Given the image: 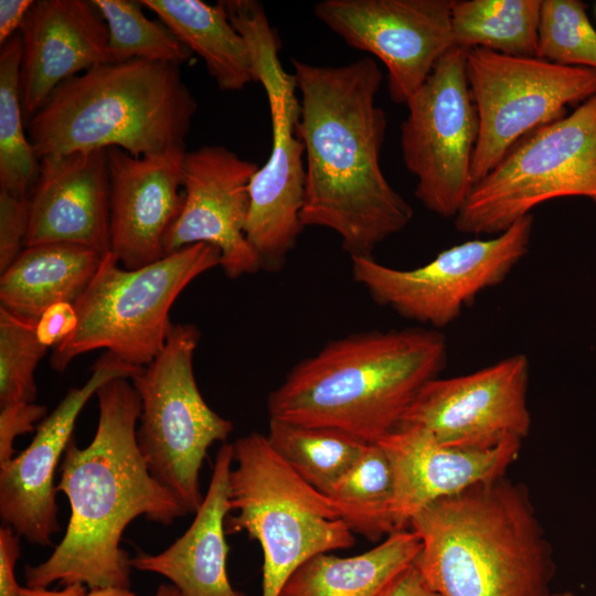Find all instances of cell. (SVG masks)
Masks as SVG:
<instances>
[{
	"instance_id": "1",
	"label": "cell",
	"mask_w": 596,
	"mask_h": 596,
	"mask_svg": "<svg viewBox=\"0 0 596 596\" xmlns=\"http://www.w3.org/2000/svg\"><path fill=\"white\" fill-rule=\"evenodd\" d=\"M291 63L306 168L301 224L333 231L350 256H372L414 216L381 168L387 128L376 105L382 71L372 57L339 66Z\"/></svg>"
},
{
	"instance_id": "2",
	"label": "cell",
	"mask_w": 596,
	"mask_h": 596,
	"mask_svg": "<svg viewBox=\"0 0 596 596\" xmlns=\"http://www.w3.org/2000/svg\"><path fill=\"white\" fill-rule=\"evenodd\" d=\"M96 396V433L84 448L71 439L56 485L71 507L66 532L47 560L25 566L28 587L61 582L89 589L130 588L131 558L120 547L128 524L138 517L171 524L188 513L151 475L139 449L141 401L132 383L111 380Z\"/></svg>"
},
{
	"instance_id": "3",
	"label": "cell",
	"mask_w": 596,
	"mask_h": 596,
	"mask_svg": "<svg viewBox=\"0 0 596 596\" xmlns=\"http://www.w3.org/2000/svg\"><path fill=\"white\" fill-rule=\"evenodd\" d=\"M447 342L422 327L350 334L301 360L268 396L270 419L329 427L377 443L438 376Z\"/></svg>"
},
{
	"instance_id": "4",
	"label": "cell",
	"mask_w": 596,
	"mask_h": 596,
	"mask_svg": "<svg viewBox=\"0 0 596 596\" xmlns=\"http://www.w3.org/2000/svg\"><path fill=\"white\" fill-rule=\"evenodd\" d=\"M414 566L439 596H545L552 547L529 490L505 476L421 510Z\"/></svg>"
},
{
	"instance_id": "5",
	"label": "cell",
	"mask_w": 596,
	"mask_h": 596,
	"mask_svg": "<svg viewBox=\"0 0 596 596\" xmlns=\"http://www.w3.org/2000/svg\"><path fill=\"white\" fill-rule=\"evenodd\" d=\"M196 110L180 66L129 60L61 83L25 129L39 160L110 147L143 157L185 146Z\"/></svg>"
},
{
	"instance_id": "6",
	"label": "cell",
	"mask_w": 596,
	"mask_h": 596,
	"mask_svg": "<svg viewBox=\"0 0 596 596\" xmlns=\"http://www.w3.org/2000/svg\"><path fill=\"white\" fill-rule=\"evenodd\" d=\"M233 445L226 533L246 532L263 552L262 595L279 596L291 574L320 553L354 545V533L329 498L251 433Z\"/></svg>"
},
{
	"instance_id": "7",
	"label": "cell",
	"mask_w": 596,
	"mask_h": 596,
	"mask_svg": "<svg viewBox=\"0 0 596 596\" xmlns=\"http://www.w3.org/2000/svg\"><path fill=\"white\" fill-rule=\"evenodd\" d=\"M216 266H221V253L206 243L185 246L136 269L121 267L108 252L74 305L76 328L53 348L52 369L63 372L75 358L95 350L132 366H147L167 343L175 299L198 276Z\"/></svg>"
},
{
	"instance_id": "8",
	"label": "cell",
	"mask_w": 596,
	"mask_h": 596,
	"mask_svg": "<svg viewBox=\"0 0 596 596\" xmlns=\"http://www.w3.org/2000/svg\"><path fill=\"white\" fill-rule=\"evenodd\" d=\"M225 12L248 47L255 82L265 91L270 113L272 149L249 183L245 235L264 269H278L304 228L305 150L297 135L300 99L292 74L279 60L280 41L263 6L255 0H224Z\"/></svg>"
},
{
	"instance_id": "9",
	"label": "cell",
	"mask_w": 596,
	"mask_h": 596,
	"mask_svg": "<svg viewBox=\"0 0 596 596\" xmlns=\"http://www.w3.org/2000/svg\"><path fill=\"white\" fill-rule=\"evenodd\" d=\"M200 336L193 323L173 324L161 353L131 379L141 401L139 449L151 475L188 513H195L204 498L200 472L209 448L233 430L198 387L193 355Z\"/></svg>"
},
{
	"instance_id": "10",
	"label": "cell",
	"mask_w": 596,
	"mask_h": 596,
	"mask_svg": "<svg viewBox=\"0 0 596 596\" xmlns=\"http://www.w3.org/2000/svg\"><path fill=\"white\" fill-rule=\"evenodd\" d=\"M596 200V94L522 137L471 190L456 230L498 235L543 202Z\"/></svg>"
},
{
	"instance_id": "11",
	"label": "cell",
	"mask_w": 596,
	"mask_h": 596,
	"mask_svg": "<svg viewBox=\"0 0 596 596\" xmlns=\"http://www.w3.org/2000/svg\"><path fill=\"white\" fill-rule=\"evenodd\" d=\"M466 77L478 117L473 187L522 137L596 94V70L483 47L467 50Z\"/></svg>"
},
{
	"instance_id": "12",
	"label": "cell",
	"mask_w": 596,
	"mask_h": 596,
	"mask_svg": "<svg viewBox=\"0 0 596 596\" xmlns=\"http://www.w3.org/2000/svg\"><path fill=\"white\" fill-rule=\"evenodd\" d=\"M467 50L451 46L407 100L401 126L406 169L415 195L430 212L456 217L473 188L471 163L478 117L466 77Z\"/></svg>"
},
{
	"instance_id": "13",
	"label": "cell",
	"mask_w": 596,
	"mask_h": 596,
	"mask_svg": "<svg viewBox=\"0 0 596 596\" xmlns=\"http://www.w3.org/2000/svg\"><path fill=\"white\" fill-rule=\"evenodd\" d=\"M532 227L530 214L493 237L454 245L412 269L351 256L353 278L376 304L437 330L455 321L481 291L507 278L528 253Z\"/></svg>"
},
{
	"instance_id": "14",
	"label": "cell",
	"mask_w": 596,
	"mask_h": 596,
	"mask_svg": "<svg viewBox=\"0 0 596 596\" xmlns=\"http://www.w3.org/2000/svg\"><path fill=\"white\" fill-rule=\"evenodd\" d=\"M530 362L517 353L469 374L423 385L398 426H416L438 443L490 450L523 443L531 429Z\"/></svg>"
},
{
	"instance_id": "15",
	"label": "cell",
	"mask_w": 596,
	"mask_h": 596,
	"mask_svg": "<svg viewBox=\"0 0 596 596\" xmlns=\"http://www.w3.org/2000/svg\"><path fill=\"white\" fill-rule=\"evenodd\" d=\"M454 0H323L313 12L349 46L385 65L391 99L405 104L451 47Z\"/></svg>"
},
{
	"instance_id": "16",
	"label": "cell",
	"mask_w": 596,
	"mask_h": 596,
	"mask_svg": "<svg viewBox=\"0 0 596 596\" xmlns=\"http://www.w3.org/2000/svg\"><path fill=\"white\" fill-rule=\"evenodd\" d=\"M258 168L220 145L187 151L183 203L164 236V254L206 243L220 251L221 267L231 279L263 269L245 235L249 183Z\"/></svg>"
},
{
	"instance_id": "17",
	"label": "cell",
	"mask_w": 596,
	"mask_h": 596,
	"mask_svg": "<svg viewBox=\"0 0 596 596\" xmlns=\"http://www.w3.org/2000/svg\"><path fill=\"white\" fill-rule=\"evenodd\" d=\"M141 370L104 352L93 364L89 379L71 389L40 423L31 444L0 466V517L4 525L30 543L52 545L53 534L61 530L54 476L81 411L104 384L115 379L131 380Z\"/></svg>"
},
{
	"instance_id": "18",
	"label": "cell",
	"mask_w": 596,
	"mask_h": 596,
	"mask_svg": "<svg viewBox=\"0 0 596 596\" xmlns=\"http://www.w3.org/2000/svg\"><path fill=\"white\" fill-rule=\"evenodd\" d=\"M185 146L135 157L107 149L110 252L126 269L164 257V236L183 203Z\"/></svg>"
},
{
	"instance_id": "19",
	"label": "cell",
	"mask_w": 596,
	"mask_h": 596,
	"mask_svg": "<svg viewBox=\"0 0 596 596\" xmlns=\"http://www.w3.org/2000/svg\"><path fill=\"white\" fill-rule=\"evenodd\" d=\"M107 149L40 160L28 194L25 247L64 243L110 252Z\"/></svg>"
},
{
	"instance_id": "20",
	"label": "cell",
	"mask_w": 596,
	"mask_h": 596,
	"mask_svg": "<svg viewBox=\"0 0 596 596\" xmlns=\"http://www.w3.org/2000/svg\"><path fill=\"white\" fill-rule=\"evenodd\" d=\"M19 33V87L25 125L61 83L113 62L107 24L92 0L34 1Z\"/></svg>"
},
{
	"instance_id": "21",
	"label": "cell",
	"mask_w": 596,
	"mask_h": 596,
	"mask_svg": "<svg viewBox=\"0 0 596 596\" xmlns=\"http://www.w3.org/2000/svg\"><path fill=\"white\" fill-rule=\"evenodd\" d=\"M377 444L393 475L392 518L396 531L438 500L505 476L522 444L508 443L490 450L445 446L416 426H398Z\"/></svg>"
},
{
	"instance_id": "22",
	"label": "cell",
	"mask_w": 596,
	"mask_h": 596,
	"mask_svg": "<svg viewBox=\"0 0 596 596\" xmlns=\"http://www.w3.org/2000/svg\"><path fill=\"white\" fill-rule=\"evenodd\" d=\"M233 445L219 449L211 481L188 530L158 554L131 557L138 571L164 576L182 596H246L236 589L227 573L226 518Z\"/></svg>"
},
{
	"instance_id": "23",
	"label": "cell",
	"mask_w": 596,
	"mask_h": 596,
	"mask_svg": "<svg viewBox=\"0 0 596 596\" xmlns=\"http://www.w3.org/2000/svg\"><path fill=\"white\" fill-rule=\"evenodd\" d=\"M103 256L74 244L24 247L1 273L0 307L39 320L58 302L75 305L95 276Z\"/></svg>"
},
{
	"instance_id": "24",
	"label": "cell",
	"mask_w": 596,
	"mask_h": 596,
	"mask_svg": "<svg viewBox=\"0 0 596 596\" xmlns=\"http://www.w3.org/2000/svg\"><path fill=\"white\" fill-rule=\"evenodd\" d=\"M419 551L421 540L408 528L358 555L320 553L291 574L279 596H379L414 563Z\"/></svg>"
},
{
	"instance_id": "25",
	"label": "cell",
	"mask_w": 596,
	"mask_h": 596,
	"mask_svg": "<svg viewBox=\"0 0 596 596\" xmlns=\"http://www.w3.org/2000/svg\"><path fill=\"white\" fill-rule=\"evenodd\" d=\"M192 53L204 62L220 91L236 92L255 82L245 40L231 23L222 1L140 0Z\"/></svg>"
},
{
	"instance_id": "26",
	"label": "cell",
	"mask_w": 596,
	"mask_h": 596,
	"mask_svg": "<svg viewBox=\"0 0 596 596\" xmlns=\"http://www.w3.org/2000/svg\"><path fill=\"white\" fill-rule=\"evenodd\" d=\"M541 0L454 1L451 32L455 46L483 47L498 53L536 55Z\"/></svg>"
},
{
	"instance_id": "27",
	"label": "cell",
	"mask_w": 596,
	"mask_h": 596,
	"mask_svg": "<svg viewBox=\"0 0 596 596\" xmlns=\"http://www.w3.org/2000/svg\"><path fill=\"white\" fill-rule=\"evenodd\" d=\"M324 494L354 534L375 542L396 531L392 518V469L377 443H370Z\"/></svg>"
},
{
	"instance_id": "28",
	"label": "cell",
	"mask_w": 596,
	"mask_h": 596,
	"mask_svg": "<svg viewBox=\"0 0 596 596\" xmlns=\"http://www.w3.org/2000/svg\"><path fill=\"white\" fill-rule=\"evenodd\" d=\"M266 436L273 449L322 493L355 464L370 444L339 429L270 418Z\"/></svg>"
},
{
	"instance_id": "29",
	"label": "cell",
	"mask_w": 596,
	"mask_h": 596,
	"mask_svg": "<svg viewBox=\"0 0 596 596\" xmlns=\"http://www.w3.org/2000/svg\"><path fill=\"white\" fill-rule=\"evenodd\" d=\"M20 33L0 50V190L26 198L38 173L40 160L25 134L20 99Z\"/></svg>"
},
{
	"instance_id": "30",
	"label": "cell",
	"mask_w": 596,
	"mask_h": 596,
	"mask_svg": "<svg viewBox=\"0 0 596 596\" xmlns=\"http://www.w3.org/2000/svg\"><path fill=\"white\" fill-rule=\"evenodd\" d=\"M108 29L113 62L145 60L180 66L192 52L161 21L149 19L140 1L92 0Z\"/></svg>"
},
{
	"instance_id": "31",
	"label": "cell",
	"mask_w": 596,
	"mask_h": 596,
	"mask_svg": "<svg viewBox=\"0 0 596 596\" xmlns=\"http://www.w3.org/2000/svg\"><path fill=\"white\" fill-rule=\"evenodd\" d=\"M536 57L596 70V30L579 0L541 2Z\"/></svg>"
},
{
	"instance_id": "32",
	"label": "cell",
	"mask_w": 596,
	"mask_h": 596,
	"mask_svg": "<svg viewBox=\"0 0 596 596\" xmlns=\"http://www.w3.org/2000/svg\"><path fill=\"white\" fill-rule=\"evenodd\" d=\"M36 323L0 307V406L34 403V371L47 350Z\"/></svg>"
},
{
	"instance_id": "33",
	"label": "cell",
	"mask_w": 596,
	"mask_h": 596,
	"mask_svg": "<svg viewBox=\"0 0 596 596\" xmlns=\"http://www.w3.org/2000/svg\"><path fill=\"white\" fill-rule=\"evenodd\" d=\"M28 196L18 198L0 190V273H3L25 247Z\"/></svg>"
},
{
	"instance_id": "34",
	"label": "cell",
	"mask_w": 596,
	"mask_h": 596,
	"mask_svg": "<svg viewBox=\"0 0 596 596\" xmlns=\"http://www.w3.org/2000/svg\"><path fill=\"white\" fill-rule=\"evenodd\" d=\"M45 414L46 407L35 403L0 406V466L13 458L15 438L33 432Z\"/></svg>"
},
{
	"instance_id": "35",
	"label": "cell",
	"mask_w": 596,
	"mask_h": 596,
	"mask_svg": "<svg viewBox=\"0 0 596 596\" xmlns=\"http://www.w3.org/2000/svg\"><path fill=\"white\" fill-rule=\"evenodd\" d=\"M77 315L74 305L58 302L46 309L36 323L39 341L49 347H56L76 328Z\"/></svg>"
},
{
	"instance_id": "36",
	"label": "cell",
	"mask_w": 596,
	"mask_h": 596,
	"mask_svg": "<svg viewBox=\"0 0 596 596\" xmlns=\"http://www.w3.org/2000/svg\"><path fill=\"white\" fill-rule=\"evenodd\" d=\"M20 535L11 528H0V596H20L22 587L15 578V565L20 556Z\"/></svg>"
},
{
	"instance_id": "37",
	"label": "cell",
	"mask_w": 596,
	"mask_h": 596,
	"mask_svg": "<svg viewBox=\"0 0 596 596\" xmlns=\"http://www.w3.org/2000/svg\"><path fill=\"white\" fill-rule=\"evenodd\" d=\"M379 596H439L424 581L414 563L401 572Z\"/></svg>"
},
{
	"instance_id": "38",
	"label": "cell",
	"mask_w": 596,
	"mask_h": 596,
	"mask_svg": "<svg viewBox=\"0 0 596 596\" xmlns=\"http://www.w3.org/2000/svg\"><path fill=\"white\" fill-rule=\"evenodd\" d=\"M33 0L0 1V45L2 46L21 29L24 19L33 6Z\"/></svg>"
},
{
	"instance_id": "39",
	"label": "cell",
	"mask_w": 596,
	"mask_h": 596,
	"mask_svg": "<svg viewBox=\"0 0 596 596\" xmlns=\"http://www.w3.org/2000/svg\"><path fill=\"white\" fill-rule=\"evenodd\" d=\"M86 592V586L83 584H68L62 589H46V588H33L22 587L20 596H82Z\"/></svg>"
},
{
	"instance_id": "40",
	"label": "cell",
	"mask_w": 596,
	"mask_h": 596,
	"mask_svg": "<svg viewBox=\"0 0 596 596\" xmlns=\"http://www.w3.org/2000/svg\"><path fill=\"white\" fill-rule=\"evenodd\" d=\"M82 596H136L130 588L104 587L86 590Z\"/></svg>"
},
{
	"instance_id": "41",
	"label": "cell",
	"mask_w": 596,
	"mask_h": 596,
	"mask_svg": "<svg viewBox=\"0 0 596 596\" xmlns=\"http://www.w3.org/2000/svg\"><path fill=\"white\" fill-rule=\"evenodd\" d=\"M153 596H182L181 593L172 585L162 584L158 587Z\"/></svg>"
},
{
	"instance_id": "42",
	"label": "cell",
	"mask_w": 596,
	"mask_h": 596,
	"mask_svg": "<svg viewBox=\"0 0 596 596\" xmlns=\"http://www.w3.org/2000/svg\"><path fill=\"white\" fill-rule=\"evenodd\" d=\"M545 596H578L576 595L575 593L573 592H568V590H563V592H556V593H552L550 592L549 594H546Z\"/></svg>"
},
{
	"instance_id": "43",
	"label": "cell",
	"mask_w": 596,
	"mask_h": 596,
	"mask_svg": "<svg viewBox=\"0 0 596 596\" xmlns=\"http://www.w3.org/2000/svg\"><path fill=\"white\" fill-rule=\"evenodd\" d=\"M595 203H596V200H595Z\"/></svg>"
}]
</instances>
